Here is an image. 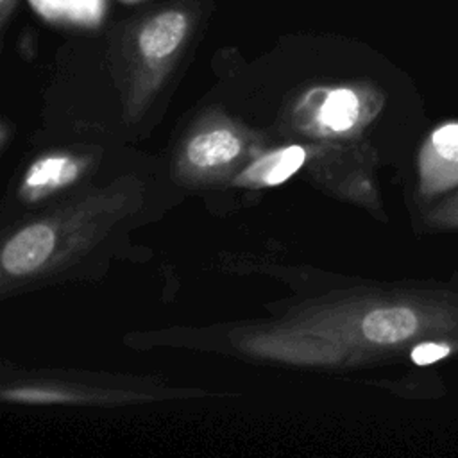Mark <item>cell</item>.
Listing matches in <instances>:
<instances>
[{
  "label": "cell",
  "mask_w": 458,
  "mask_h": 458,
  "mask_svg": "<svg viewBox=\"0 0 458 458\" xmlns=\"http://www.w3.org/2000/svg\"><path fill=\"white\" fill-rule=\"evenodd\" d=\"M240 152V141L229 131L199 134L188 145V159L197 166H213L231 161Z\"/></svg>",
  "instance_id": "4"
},
{
  "label": "cell",
  "mask_w": 458,
  "mask_h": 458,
  "mask_svg": "<svg viewBox=\"0 0 458 458\" xmlns=\"http://www.w3.org/2000/svg\"><path fill=\"white\" fill-rule=\"evenodd\" d=\"M188 14L181 9H165L154 14L138 34V48L147 61H161L172 55L188 32Z\"/></svg>",
  "instance_id": "1"
},
{
  "label": "cell",
  "mask_w": 458,
  "mask_h": 458,
  "mask_svg": "<svg viewBox=\"0 0 458 458\" xmlns=\"http://www.w3.org/2000/svg\"><path fill=\"white\" fill-rule=\"evenodd\" d=\"M304 150L297 145L277 150L256 161L247 170V177L259 184H279L304 163Z\"/></svg>",
  "instance_id": "5"
},
{
  "label": "cell",
  "mask_w": 458,
  "mask_h": 458,
  "mask_svg": "<svg viewBox=\"0 0 458 458\" xmlns=\"http://www.w3.org/2000/svg\"><path fill=\"white\" fill-rule=\"evenodd\" d=\"M361 329L370 342L395 344L415 333L417 317L408 308H381L365 315Z\"/></svg>",
  "instance_id": "3"
},
{
  "label": "cell",
  "mask_w": 458,
  "mask_h": 458,
  "mask_svg": "<svg viewBox=\"0 0 458 458\" xmlns=\"http://www.w3.org/2000/svg\"><path fill=\"white\" fill-rule=\"evenodd\" d=\"M77 177V165L68 157H47L32 165L27 184L32 188H50L72 182Z\"/></svg>",
  "instance_id": "7"
},
{
  "label": "cell",
  "mask_w": 458,
  "mask_h": 458,
  "mask_svg": "<svg viewBox=\"0 0 458 458\" xmlns=\"http://www.w3.org/2000/svg\"><path fill=\"white\" fill-rule=\"evenodd\" d=\"M360 113L358 97L345 88L335 89L327 95L320 107V122L335 131L349 129Z\"/></svg>",
  "instance_id": "6"
},
{
  "label": "cell",
  "mask_w": 458,
  "mask_h": 458,
  "mask_svg": "<svg viewBox=\"0 0 458 458\" xmlns=\"http://www.w3.org/2000/svg\"><path fill=\"white\" fill-rule=\"evenodd\" d=\"M50 227L36 224L20 231L2 250V265L11 274H25L39 267L54 249Z\"/></svg>",
  "instance_id": "2"
},
{
  "label": "cell",
  "mask_w": 458,
  "mask_h": 458,
  "mask_svg": "<svg viewBox=\"0 0 458 458\" xmlns=\"http://www.w3.org/2000/svg\"><path fill=\"white\" fill-rule=\"evenodd\" d=\"M433 147L447 161L458 163V123H449L433 132Z\"/></svg>",
  "instance_id": "8"
},
{
  "label": "cell",
  "mask_w": 458,
  "mask_h": 458,
  "mask_svg": "<svg viewBox=\"0 0 458 458\" xmlns=\"http://www.w3.org/2000/svg\"><path fill=\"white\" fill-rule=\"evenodd\" d=\"M449 352H451V347L445 345V344L426 342V344L417 345L411 351V360L417 365H429V363H435V361L445 358Z\"/></svg>",
  "instance_id": "9"
},
{
  "label": "cell",
  "mask_w": 458,
  "mask_h": 458,
  "mask_svg": "<svg viewBox=\"0 0 458 458\" xmlns=\"http://www.w3.org/2000/svg\"><path fill=\"white\" fill-rule=\"evenodd\" d=\"M11 2L13 0H0V5H2V14L5 16L7 14V11L11 9Z\"/></svg>",
  "instance_id": "10"
}]
</instances>
